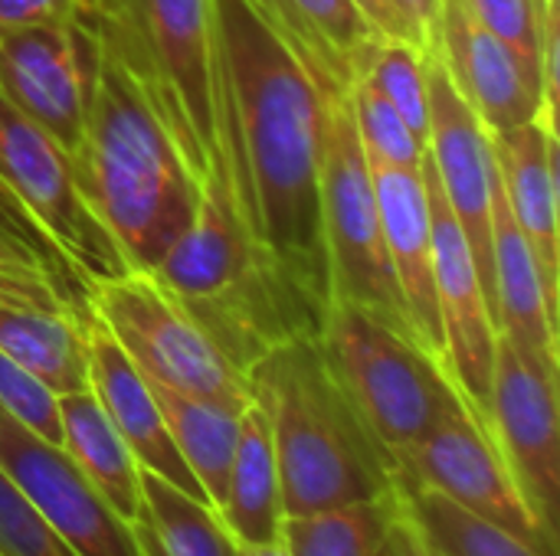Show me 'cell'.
<instances>
[{"label": "cell", "mask_w": 560, "mask_h": 556, "mask_svg": "<svg viewBox=\"0 0 560 556\" xmlns=\"http://www.w3.org/2000/svg\"><path fill=\"white\" fill-rule=\"evenodd\" d=\"M486 433L535 521L560 537L558 370L495 334Z\"/></svg>", "instance_id": "9"}, {"label": "cell", "mask_w": 560, "mask_h": 556, "mask_svg": "<svg viewBox=\"0 0 560 556\" xmlns=\"http://www.w3.org/2000/svg\"><path fill=\"white\" fill-rule=\"evenodd\" d=\"M472 16L499 36L532 85L541 92V43H545V23L548 13L560 10V0H466Z\"/></svg>", "instance_id": "30"}, {"label": "cell", "mask_w": 560, "mask_h": 556, "mask_svg": "<svg viewBox=\"0 0 560 556\" xmlns=\"http://www.w3.org/2000/svg\"><path fill=\"white\" fill-rule=\"evenodd\" d=\"M79 13L131 75L200 184L217 125L210 0H79Z\"/></svg>", "instance_id": "4"}, {"label": "cell", "mask_w": 560, "mask_h": 556, "mask_svg": "<svg viewBox=\"0 0 560 556\" xmlns=\"http://www.w3.org/2000/svg\"><path fill=\"white\" fill-rule=\"evenodd\" d=\"M299 56L322 98L348 95L377 29L351 0H246Z\"/></svg>", "instance_id": "20"}, {"label": "cell", "mask_w": 560, "mask_h": 556, "mask_svg": "<svg viewBox=\"0 0 560 556\" xmlns=\"http://www.w3.org/2000/svg\"><path fill=\"white\" fill-rule=\"evenodd\" d=\"M246 377L269 419L285 518L394 488V459L328 370L315 338L272 347Z\"/></svg>", "instance_id": "3"}, {"label": "cell", "mask_w": 560, "mask_h": 556, "mask_svg": "<svg viewBox=\"0 0 560 556\" xmlns=\"http://www.w3.org/2000/svg\"><path fill=\"white\" fill-rule=\"evenodd\" d=\"M0 413L16 419L23 429L36 433L39 439L59 446L62 423H59V397L43 387L30 370L10 360L0 351Z\"/></svg>", "instance_id": "31"}, {"label": "cell", "mask_w": 560, "mask_h": 556, "mask_svg": "<svg viewBox=\"0 0 560 556\" xmlns=\"http://www.w3.org/2000/svg\"><path fill=\"white\" fill-rule=\"evenodd\" d=\"M315 341L328 370L394 465L463 400L450 370L427 347L348 301L328 305Z\"/></svg>", "instance_id": "5"}, {"label": "cell", "mask_w": 560, "mask_h": 556, "mask_svg": "<svg viewBox=\"0 0 560 556\" xmlns=\"http://www.w3.org/2000/svg\"><path fill=\"white\" fill-rule=\"evenodd\" d=\"M0 351L56 397L89 390L82 321L66 311L0 305Z\"/></svg>", "instance_id": "23"}, {"label": "cell", "mask_w": 560, "mask_h": 556, "mask_svg": "<svg viewBox=\"0 0 560 556\" xmlns=\"http://www.w3.org/2000/svg\"><path fill=\"white\" fill-rule=\"evenodd\" d=\"M233 544H266L279 537L282 528V488L272 449V433L266 410L249 400L240 413V433L233 449V465L226 478L223 505L217 508Z\"/></svg>", "instance_id": "21"}, {"label": "cell", "mask_w": 560, "mask_h": 556, "mask_svg": "<svg viewBox=\"0 0 560 556\" xmlns=\"http://www.w3.org/2000/svg\"><path fill=\"white\" fill-rule=\"evenodd\" d=\"M0 184L16 197L39 233L89 282H108L131 272L82 200L66 147L36 121L20 115L0 95Z\"/></svg>", "instance_id": "8"}, {"label": "cell", "mask_w": 560, "mask_h": 556, "mask_svg": "<svg viewBox=\"0 0 560 556\" xmlns=\"http://www.w3.org/2000/svg\"><path fill=\"white\" fill-rule=\"evenodd\" d=\"M394 7L400 10V16L407 20L417 46H430V36H433V23H436V10H440V0H394Z\"/></svg>", "instance_id": "37"}, {"label": "cell", "mask_w": 560, "mask_h": 556, "mask_svg": "<svg viewBox=\"0 0 560 556\" xmlns=\"http://www.w3.org/2000/svg\"><path fill=\"white\" fill-rule=\"evenodd\" d=\"M148 387L158 400V410L174 439V449L180 452L184 465L190 469L210 508L217 511L226 495V478H230L236 433H240V413L246 406L240 410V406L187 397L151 380Z\"/></svg>", "instance_id": "24"}, {"label": "cell", "mask_w": 560, "mask_h": 556, "mask_svg": "<svg viewBox=\"0 0 560 556\" xmlns=\"http://www.w3.org/2000/svg\"><path fill=\"white\" fill-rule=\"evenodd\" d=\"M400 514L397 485L335 508L282 518V541L292 556H374Z\"/></svg>", "instance_id": "26"}, {"label": "cell", "mask_w": 560, "mask_h": 556, "mask_svg": "<svg viewBox=\"0 0 560 556\" xmlns=\"http://www.w3.org/2000/svg\"><path fill=\"white\" fill-rule=\"evenodd\" d=\"M79 0H0V39L33 26L66 23Z\"/></svg>", "instance_id": "34"}, {"label": "cell", "mask_w": 560, "mask_h": 556, "mask_svg": "<svg viewBox=\"0 0 560 556\" xmlns=\"http://www.w3.org/2000/svg\"><path fill=\"white\" fill-rule=\"evenodd\" d=\"M427 206H430V239H433V275H436V301L443 321L446 364L456 390L469 403V410L486 426L489 390H492V357H495V321L489 301L479 285V272L466 242L459 220L453 216L440 180L433 174L430 157L420 164Z\"/></svg>", "instance_id": "14"}, {"label": "cell", "mask_w": 560, "mask_h": 556, "mask_svg": "<svg viewBox=\"0 0 560 556\" xmlns=\"http://www.w3.org/2000/svg\"><path fill=\"white\" fill-rule=\"evenodd\" d=\"M0 469L75 556H138L131 524L95 492L62 446L0 413Z\"/></svg>", "instance_id": "13"}, {"label": "cell", "mask_w": 560, "mask_h": 556, "mask_svg": "<svg viewBox=\"0 0 560 556\" xmlns=\"http://www.w3.org/2000/svg\"><path fill=\"white\" fill-rule=\"evenodd\" d=\"M82 338H85V364H89V390L112 419L115 433L128 446L138 469L154 472L158 478L171 482L174 488L194 495L197 501L210 505L200 492L197 478L184 465L180 452L174 449V439L164 426V416L158 410V400L148 387V380L138 374V367L121 354V347L112 341V334L102 328V321L89 311L82 318Z\"/></svg>", "instance_id": "16"}, {"label": "cell", "mask_w": 560, "mask_h": 556, "mask_svg": "<svg viewBox=\"0 0 560 556\" xmlns=\"http://www.w3.org/2000/svg\"><path fill=\"white\" fill-rule=\"evenodd\" d=\"M413 128V134L427 144V56L420 46L407 39H387L377 36L371 49L364 52V62L358 69Z\"/></svg>", "instance_id": "29"}, {"label": "cell", "mask_w": 560, "mask_h": 556, "mask_svg": "<svg viewBox=\"0 0 560 556\" xmlns=\"http://www.w3.org/2000/svg\"><path fill=\"white\" fill-rule=\"evenodd\" d=\"M213 7V147L230 170L246 233L318 334L328 311L322 246L325 98L299 56L246 0Z\"/></svg>", "instance_id": "1"}, {"label": "cell", "mask_w": 560, "mask_h": 556, "mask_svg": "<svg viewBox=\"0 0 560 556\" xmlns=\"http://www.w3.org/2000/svg\"><path fill=\"white\" fill-rule=\"evenodd\" d=\"M404 514L417 528L430 556H541L505 528L459 508L446 495L394 478Z\"/></svg>", "instance_id": "27"}, {"label": "cell", "mask_w": 560, "mask_h": 556, "mask_svg": "<svg viewBox=\"0 0 560 556\" xmlns=\"http://www.w3.org/2000/svg\"><path fill=\"white\" fill-rule=\"evenodd\" d=\"M430 46L440 52L450 82L489 134L538 118L541 92L532 85L512 49L472 16L466 0H440Z\"/></svg>", "instance_id": "15"}, {"label": "cell", "mask_w": 560, "mask_h": 556, "mask_svg": "<svg viewBox=\"0 0 560 556\" xmlns=\"http://www.w3.org/2000/svg\"><path fill=\"white\" fill-rule=\"evenodd\" d=\"M318 200L331 301H348L420 344L390 265L371 167L358 141L348 95L325 98Z\"/></svg>", "instance_id": "6"}, {"label": "cell", "mask_w": 560, "mask_h": 556, "mask_svg": "<svg viewBox=\"0 0 560 556\" xmlns=\"http://www.w3.org/2000/svg\"><path fill=\"white\" fill-rule=\"evenodd\" d=\"M89 311L144 380L240 410L253 400L249 377L207 341L148 272L89 285Z\"/></svg>", "instance_id": "7"}, {"label": "cell", "mask_w": 560, "mask_h": 556, "mask_svg": "<svg viewBox=\"0 0 560 556\" xmlns=\"http://www.w3.org/2000/svg\"><path fill=\"white\" fill-rule=\"evenodd\" d=\"M371 184L384 223V239L390 252V265L413 321L420 344L450 370L443 321L436 301V275H433V239H430V206L420 170H390L371 167ZM453 377V374H450Z\"/></svg>", "instance_id": "17"}, {"label": "cell", "mask_w": 560, "mask_h": 556, "mask_svg": "<svg viewBox=\"0 0 560 556\" xmlns=\"http://www.w3.org/2000/svg\"><path fill=\"white\" fill-rule=\"evenodd\" d=\"M0 223L7 226V229H13L16 236H23L26 242H33L36 249H43V252H49V256H56V259H66L43 233H39V226L23 213V206L16 203V197L0 184Z\"/></svg>", "instance_id": "35"}, {"label": "cell", "mask_w": 560, "mask_h": 556, "mask_svg": "<svg viewBox=\"0 0 560 556\" xmlns=\"http://www.w3.org/2000/svg\"><path fill=\"white\" fill-rule=\"evenodd\" d=\"M233 556H292V554H289V547H285L282 534H279V537H272V541H266V544H236Z\"/></svg>", "instance_id": "39"}, {"label": "cell", "mask_w": 560, "mask_h": 556, "mask_svg": "<svg viewBox=\"0 0 560 556\" xmlns=\"http://www.w3.org/2000/svg\"><path fill=\"white\" fill-rule=\"evenodd\" d=\"M95 36L79 7L66 23L20 29L0 39V95L72 157L82 144Z\"/></svg>", "instance_id": "12"}, {"label": "cell", "mask_w": 560, "mask_h": 556, "mask_svg": "<svg viewBox=\"0 0 560 556\" xmlns=\"http://www.w3.org/2000/svg\"><path fill=\"white\" fill-rule=\"evenodd\" d=\"M141 508L131 521L138 556H233L236 544L217 511L154 472H138Z\"/></svg>", "instance_id": "25"}, {"label": "cell", "mask_w": 560, "mask_h": 556, "mask_svg": "<svg viewBox=\"0 0 560 556\" xmlns=\"http://www.w3.org/2000/svg\"><path fill=\"white\" fill-rule=\"evenodd\" d=\"M0 265H23V269H36L43 272L56 292L62 295L66 308L82 321L89 315V282L66 262V259H56L43 249H36L33 242H26L23 236H16L13 229H7L0 223Z\"/></svg>", "instance_id": "33"}, {"label": "cell", "mask_w": 560, "mask_h": 556, "mask_svg": "<svg viewBox=\"0 0 560 556\" xmlns=\"http://www.w3.org/2000/svg\"><path fill=\"white\" fill-rule=\"evenodd\" d=\"M361 13H364V20L377 29V36H387V39H407V43H413L417 46V39H413V33H410V26H407V20L400 16V10L394 7V0H351ZM423 49V46H420Z\"/></svg>", "instance_id": "36"}, {"label": "cell", "mask_w": 560, "mask_h": 556, "mask_svg": "<svg viewBox=\"0 0 560 556\" xmlns=\"http://www.w3.org/2000/svg\"><path fill=\"white\" fill-rule=\"evenodd\" d=\"M427 56V157L440 180V190L459 220L482 295L489 301L495 321V279H492V144L489 131L476 118V111L463 102L450 72L433 46L423 49ZM499 331V324H495Z\"/></svg>", "instance_id": "11"}, {"label": "cell", "mask_w": 560, "mask_h": 556, "mask_svg": "<svg viewBox=\"0 0 560 556\" xmlns=\"http://www.w3.org/2000/svg\"><path fill=\"white\" fill-rule=\"evenodd\" d=\"M489 144L512 216L538 259L548 298L558 305V131H548L538 121H525L502 134H489Z\"/></svg>", "instance_id": "19"}, {"label": "cell", "mask_w": 560, "mask_h": 556, "mask_svg": "<svg viewBox=\"0 0 560 556\" xmlns=\"http://www.w3.org/2000/svg\"><path fill=\"white\" fill-rule=\"evenodd\" d=\"M0 556H75L0 469Z\"/></svg>", "instance_id": "32"}, {"label": "cell", "mask_w": 560, "mask_h": 556, "mask_svg": "<svg viewBox=\"0 0 560 556\" xmlns=\"http://www.w3.org/2000/svg\"><path fill=\"white\" fill-rule=\"evenodd\" d=\"M394 478L433 488L459 508L505 528L541 556H558V541L525 508L486 426L466 400L453 403L397 459Z\"/></svg>", "instance_id": "10"}, {"label": "cell", "mask_w": 560, "mask_h": 556, "mask_svg": "<svg viewBox=\"0 0 560 556\" xmlns=\"http://www.w3.org/2000/svg\"><path fill=\"white\" fill-rule=\"evenodd\" d=\"M348 102H351V115H354L358 141L368 157V167L420 170L427 144L413 134L404 115L364 75L351 79Z\"/></svg>", "instance_id": "28"}, {"label": "cell", "mask_w": 560, "mask_h": 556, "mask_svg": "<svg viewBox=\"0 0 560 556\" xmlns=\"http://www.w3.org/2000/svg\"><path fill=\"white\" fill-rule=\"evenodd\" d=\"M492 279L499 334L532 360L558 370V305L548 298L538 259L512 216L499 170L492 174Z\"/></svg>", "instance_id": "18"}, {"label": "cell", "mask_w": 560, "mask_h": 556, "mask_svg": "<svg viewBox=\"0 0 560 556\" xmlns=\"http://www.w3.org/2000/svg\"><path fill=\"white\" fill-rule=\"evenodd\" d=\"M374 556H430V551L423 547V541H420V534H417V528H413L410 518L404 514V505H400V514H397V521H394V528H390L384 547Z\"/></svg>", "instance_id": "38"}, {"label": "cell", "mask_w": 560, "mask_h": 556, "mask_svg": "<svg viewBox=\"0 0 560 556\" xmlns=\"http://www.w3.org/2000/svg\"><path fill=\"white\" fill-rule=\"evenodd\" d=\"M72 174L82 200L131 272H151L197 213V177L98 36Z\"/></svg>", "instance_id": "2"}, {"label": "cell", "mask_w": 560, "mask_h": 556, "mask_svg": "<svg viewBox=\"0 0 560 556\" xmlns=\"http://www.w3.org/2000/svg\"><path fill=\"white\" fill-rule=\"evenodd\" d=\"M59 423H62L59 446L95 485V492L112 505V511L125 524H131L141 508V482H138L141 469L135 465L128 446L115 433L112 419L105 416L92 390L59 397Z\"/></svg>", "instance_id": "22"}]
</instances>
